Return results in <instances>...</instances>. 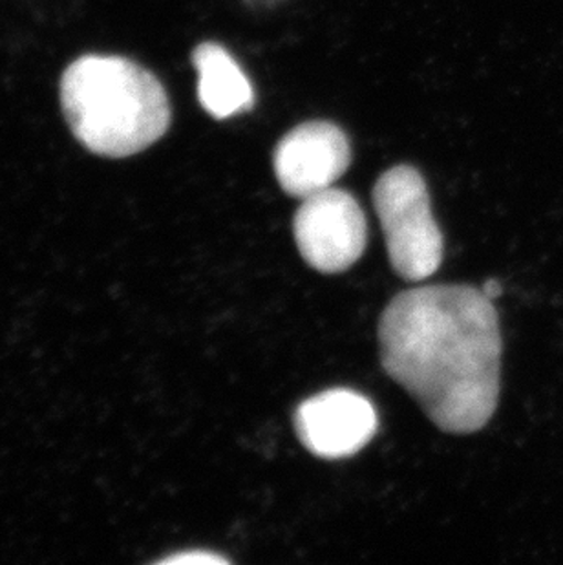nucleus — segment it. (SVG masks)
I'll return each mask as SVG.
<instances>
[{"instance_id":"obj_1","label":"nucleus","mask_w":563,"mask_h":565,"mask_svg":"<svg viewBox=\"0 0 563 565\" xmlns=\"http://www.w3.org/2000/svg\"><path fill=\"white\" fill-rule=\"evenodd\" d=\"M498 311L472 286H423L392 299L379 322L381 363L436 427L478 433L500 399Z\"/></svg>"},{"instance_id":"obj_2","label":"nucleus","mask_w":563,"mask_h":565,"mask_svg":"<svg viewBox=\"0 0 563 565\" xmlns=\"http://www.w3.org/2000/svg\"><path fill=\"white\" fill-rule=\"evenodd\" d=\"M61 105L79 143L105 158L144 152L170 127L166 88L125 57L85 55L70 64L61 79Z\"/></svg>"},{"instance_id":"obj_3","label":"nucleus","mask_w":563,"mask_h":565,"mask_svg":"<svg viewBox=\"0 0 563 565\" xmlns=\"http://www.w3.org/2000/svg\"><path fill=\"white\" fill-rule=\"evenodd\" d=\"M373 205L399 277L408 282L432 277L442 266L443 235L419 171L399 166L384 172L373 188Z\"/></svg>"},{"instance_id":"obj_4","label":"nucleus","mask_w":563,"mask_h":565,"mask_svg":"<svg viewBox=\"0 0 563 565\" xmlns=\"http://www.w3.org/2000/svg\"><path fill=\"white\" fill-rule=\"evenodd\" d=\"M293 231L304 260L326 275L346 271L367 247V216L355 196L330 188L304 198Z\"/></svg>"},{"instance_id":"obj_5","label":"nucleus","mask_w":563,"mask_h":565,"mask_svg":"<svg viewBox=\"0 0 563 565\" xmlns=\"http://www.w3.org/2000/svg\"><path fill=\"white\" fill-rule=\"evenodd\" d=\"M350 163V141L328 121H309L293 128L273 156L280 188L298 200L333 188Z\"/></svg>"},{"instance_id":"obj_6","label":"nucleus","mask_w":563,"mask_h":565,"mask_svg":"<svg viewBox=\"0 0 563 565\" xmlns=\"http://www.w3.org/2000/svg\"><path fill=\"white\" fill-rule=\"evenodd\" d=\"M298 439L319 458H348L372 441L378 414L364 395L336 388L304 401L295 414Z\"/></svg>"},{"instance_id":"obj_7","label":"nucleus","mask_w":563,"mask_h":565,"mask_svg":"<svg viewBox=\"0 0 563 565\" xmlns=\"http://www.w3.org/2000/svg\"><path fill=\"white\" fill-rule=\"evenodd\" d=\"M192 63L198 70V99L209 116L227 119L253 108V86L224 46L200 44L192 52Z\"/></svg>"},{"instance_id":"obj_8","label":"nucleus","mask_w":563,"mask_h":565,"mask_svg":"<svg viewBox=\"0 0 563 565\" xmlns=\"http://www.w3.org/2000/svg\"><path fill=\"white\" fill-rule=\"evenodd\" d=\"M161 564H229L227 558L224 556L214 555V553H208V551H198V553H185V555H174L166 561H161Z\"/></svg>"},{"instance_id":"obj_9","label":"nucleus","mask_w":563,"mask_h":565,"mask_svg":"<svg viewBox=\"0 0 563 565\" xmlns=\"http://www.w3.org/2000/svg\"><path fill=\"white\" fill-rule=\"evenodd\" d=\"M481 291H484L485 297H489V299L495 302V300L500 299L501 294H503V286H501L498 280H487V282L484 284Z\"/></svg>"}]
</instances>
